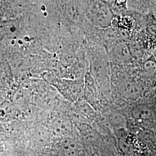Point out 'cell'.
Masks as SVG:
<instances>
[{
	"label": "cell",
	"mask_w": 156,
	"mask_h": 156,
	"mask_svg": "<svg viewBox=\"0 0 156 156\" xmlns=\"http://www.w3.org/2000/svg\"><path fill=\"white\" fill-rule=\"evenodd\" d=\"M155 113H156V104H155Z\"/></svg>",
	"instance_id": "4fadbf2b"
},
{
	"label": "cell",
	"mask_w": 156,
	"mask_h": 156,
	"mask_svg": "<svg viewBox=\"0 0 156 156\" xmlns=\"http://www.w3.org/2000/svg\"><path fill=\"white\" fill-rule=\"evenodd\" d=\"M139 88L133 83L124 84L123 87V93L129 98H133L140 94Z\"/></svg>",
	"instance_id": "52a82bcc"
},
{
	"label": "cell",
	"mask_w": 156,
	"mask_h": 156,
	"mask_svg": "<svg viewBox=\"0 0 156 156\" xmlns=\"http://www.w3.org/2000/svg\"><path fill=\"white\" fill-rule=\"evenodd\" d=\"M0 156H6L5 155V153L2 151H0Z\"/></svg>",
	"instance_id": "7c38bea8"
},
{
	"label": "cell",
	"mask_w": 156,
	"mask_h": 156,
	"mask_svg": "<svg viewBox=\"0 0 156 156\" xmlns=\"http://www.w3.org/2000/svg\"><path fill=\"white\" fill-rule=\"evenodd\" d=\"M24 156H34L33 153L30 151H26L25 154H24Z\"/></svg>",
	"instance_id": "30bf717a"
},
{
	"label": "cell",
	"mask_w": 156,
	"mask_h": 156,
	"mask_svg": "<svg viewBox=\"0 0 156 156\" xmlns=\"http://www.w3.org/2000/svg\"><path fill=\"white\" fill-rule=\"evenodd\" d=\"M66 13L69 20L73 22H77L80 20V10L75 0H67Z\"/></svg>",
	"instance_id": "277c9868"
},
{
	"label": "cell",
	"mask_w": 156,
	"mask_h": 156,
	"mask_svg": "<svg viewBox=\"0 0 156 156\" xmlns=\"http://www.w3.org/2000/svg\"></svg>",
	"instance_id": "5bb4252c"
},
{
	"label": "cell",
	"mask_w": 156,
	"mask_h": 156,
	"mask_svg": "<svg viewBox=\"0 0 156 156\" xmlns=\"http://www.w3.org/2000/svg\"><path fill=\"white\" fill-rule=\"evenodd\" d=\"M61 148L66 154L70 156H73L78 153L77 144L72 140H67L64 141H62Z\"/></svg>",
	"instance_id": "8992f818"
},
{
	"label": "cell",
	"mask_w": 156,
	"mask_h": 156,
	"mask_svg": "<svg viewBox=\"0 0 156 156\" xmlns=\"http://www.w3.org/2000/svg\"><path fill=\"white\" fill-rule=\"evenodd\" d=\"M128 4V0H115V5L119 9H124Z\"/></svg>",
	"instance_id": "9c48e42d"
},
{
	"label": "cell",
	"mask_w": 156,
	"mask_h": 156,
	"mask_svg": "<svg viewBox=\"0 0 156 156\" xmlns=\"http://www.w3.org/2000/svg\"><path fill=\"white\" fill-rule=\"evenodd\" d=\"M115 56L120 60L128 62L132 59L133 55L131 49L125 42L122 41H116L113 48Z\"/></svg>",
	"instance_id": "7a4b0ae2"
},
{
	"label": "cell",
	"mask_w": 156,
	"mask_h": 156,
	"mask_svg": "<svg viewBox=\"0 0 156 156\" xmlns=\"http://www.w3.org/2000/svg\"><path fill=\"white\" fill-rule=\"evenodd\" d=\"M113 16L111 8L102 2L94 4L90 11L91 22L95 26L100 28H106L111 27Z\"/></svg>",
	"instance_id": "6da1fadb"
},
{
	"label": "cell",
	"mask_w": 156,
	"mask_h": 156,
	"mask_svg": "<svg viewBox=\"0 0 156 156\" xmlns=\"http://www.w3.org/2000/svg\"><path fill=\"white\" fill-rule=\"evenodd\" d=\"M132 116L138 121H146L151 120L153 113L149 107L144 105H140L135 106L132 111Z\"/></svg>",
	"instance_id": "3957f363"
},
{
	"label": "cell",
	"mask_w": 156,
	"mask_h": 156,
	"mask_svg": "<svg viewBox=\"0 0 156 156\" xmlns=\"http://www.w3.org/2000/svg\"><path fill=\"white\" fill-rule=\"evenodd\" d=\"M142 1H144V0H128V1L131 2H140Z\"/></svg>",
	"instance_id": "8fae6325"
},
{
	"label": "cell",
	"mask_w": 156,
	"mask_h": 156,
	"mask_svg": "<svg viewBox=\"0 0 156 156\" xmlns=\"http://www.w3.org/2000/svg\"><path fill=\"white\" fill-rule=\"evenodd\" d=\"M144 68L145 72L149 75H154L156 73V62L154 59L150 58L146 60L144 64Z\"/></svg>",
	"instance_id": "ba28073f"
},
{
	"label": "cell",
	"mask_w": 156,
	"mask_h": 156,
	"mask_svg": "<svg viewBox=\"0 0 156 156\" xmlns=\"http://www.w3.org/2000/svg\"><path fill=\"white\" fill-rule=\"evenodd\" d=\"M116 25L117 27L120 28L123 33H128L134 27V20L129 16L119 17L116 21Z\"/></svg>",
	"instance_id": "5b68a950"
}]
</instances>
